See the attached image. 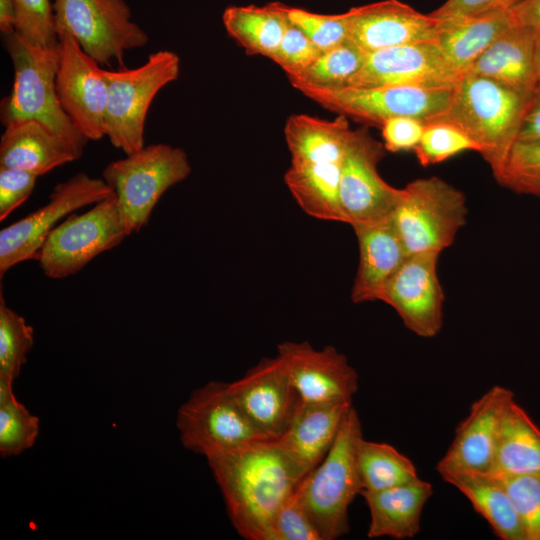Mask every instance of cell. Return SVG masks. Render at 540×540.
I'll return each mask as SVG.
<instances>
[{"label": "cell", "mask_w": 540, "mask_h": 540, "mask_svg": "<svg viewBox=\"0 0 540 540\" xmlns=\"http://www.w3.org/2000/svg\"><path fill=\"white\" fill-rule=\"evenodd\" d=\"M207 461L237 533L269 540L276 512L302 480L277 439L255 441Z\"/></svg>", "instance_id": "6da1fadb"}, {"label": "cell", "mask_w": 540, "mask_h": 540, "mask_svg": "<svg viewBox=\"0 0 540 540\" xmlns=\"http://www.w3.org/2000/svg\"><path fill=\"white\" fill-rule=\"evenodd\" d=\"M3 44L14 71L9 95L0 102L4 127L23 121H37L59 137L79 159L88 139L72 124L57 95L56 76L61 46H36L16 31L3 35Z\"/></svg>", "instance_id": "7a4b0ae2"}, {"label": "cell", "mask_w": 540, "mask_h": 540, "mask_svg": "<svg viewBox=\"0 0 540 540\" xmlns=\"http://www.w3.org/2000/svg\"><path fill=\"white\" fill-rule=\"evenodd\" d=\"M526 101L492 79L464 73L453 88L448 108L434 121L451 124L467 135L494 173L517 141Z\"/></svg>", "instance_id": "3957f363"}, {"label": "cell", "mask_w": 540, "mask_h": 540, "mask_svg": "<svg viewBox=\"0 0 540 540\" xmlns=\"http://www.w3.org/2000/svg\"><path fill=\"white\" fill-rule=\"evenodd\" d=\"M362 438L361 421L352 406L325 458L301 480L303 501L321 540L349 532L348 508L361 492L357 449Z\"/></svg>", "instance_id": "277c9868"}, {"label": "cell", "mask_w": 540, "mask_h": 540, "mask_svg": "<svg viewBox=\"0 0 540 540\" xmlns=\"http://www.w3.org/2000/svg\"><path fill=\"white\" fill-rule=\"evenodd\" d=\"M190 173L188 155L182 148L158 143L110 162L102 176L113 190L128 233L132 234L148 223L161 196Z\"/></svg>", "instance_id": "5b68a950"}, {"label": "cell", "mask_w": 540, "mask_h": 540, "mask_svg": "<svg viewBox=\"0 0 540 540\" xmlns=\"http://www.w3.org/2000/svg\"><path fill=\"white\" fill-rule=\"evenodd\" d=\"M467 212L464 193L432 176L401 188L391 221L408 255L440 254L453 244Z\"/></svg>", "instance_id": "8992f818"}, {"label": "cell", "mask_w": 540, "mask_h": 540, "mask_svg": "<svg viewBox=\"0 0 540 540\" xmlns=\"http://www.w3.org/2000/svg\"><path fill=\"white\" fill-rule=\"evenodd\" d=\"M292 86L328 111L379 128L394 117H411L424 124L434 121L448 108L454 88Z\"/></svg>", "instance_id": "52a82bcc"}, {"label": "cell", "mask_w": 540, "mask_h": 540, "mask_svg": "<svg viewBox=\"0 0 540 540\" xmlns=\"http://www.w3.org/2000/svg\"><path fill=\"white\" fill-rule=\"evenodd\" d=\"M180 73V58L169 50L149 55L144 64L106 70L108 102L106 136L125 154L144 147V129L150 105L159 91Z\"/></svg>", "instance_id": "ba28073f"}, {"label": "cell", "mask_w": 540, "mask_h": 540, "mask_svg": "<svg viewBox=\"0 0 540 540\" xmlns=\"http://www.w3.org/2000/svg\"><path fill=\"white\" fill-rule=\"evenodd\" d=\"M129 235L113 194L83 214L68 215L50 232L35 260L46 277L63 279L78 273Z\"/></svg>", "instance_id": "9c48e42d"}, {"label": "cell", "mask_w": 540, "mask_h": 540, "mask_svg": "<svg viewBox=\"0 0 540 540\" xmlns=\"http://www.w3.org/2000/svg\"><path fill=\"white\" fill-rule=\"evenodd\" d=\"M176 426L184 448L206 459L269 439L249 420L224 382H208L194 390L179 407Z\"/></svg>", "instance_id": "30bf717a"}, {"label": "cell", "mask_w": 540, "mask_h": 540, "mask_svg": "<svg viewBox=\"0 0 540 540\" xmlns=\"http://www.w3.org/2000/svg\"><path fill=\"white\" fill-rule=\"evenodd\" d=\"M53 10L57 35L73 37L99 64L124 68L125 53L149 41L125 0H54Z\"/></svg>", "instance_id": "8fae6325"}, {"label": "cell", "mask_w": 540, "mask_h": 540, "mask_svg": "<svg viewBox=\"0 0 540 540\" xmlns=\"http://www.w3.org/2000/svg\"><path fill=\"white\" fill-rule=\"evenodd\" d=\"M113 194L104 179L84 172L55 185L48 203L0 231L1 279L13 266L35 260L44 241L63 217Z\"/></svg>", "instance_id": "7c38bea8"}, {"label": "cell", "mask_w": 540, "mask_h": 540, "mask_svg": "<svg viewBox=\"0 0 540 540\" xmlns=\"http://www.w3.org/2000/svg\"><path fill=\"white\" fill-rule=\"evenodd\" d=\"M385 150L365 127L353 130L341 163L339 186L344 221L352 227L391 219L401 189L389 185L378 172Z\"/></svg>", "instance_id": "4fadbf2b"}, {"label": "cell", "mask_w": 540, "mask_h": 540, "mask_svg": "<svg viewBox=\"0 0 540 540\" xmlns=\"http://www.w3.org/2000/svg\"><path fill=\"white\" fill-rule=\"evenodd\" d=\"M61 58L56 76L59 102L74 127L89 141L106 136L108 82L105 69L66 33L58 34Z\"/></svg>", "instance_id": "5bb4252c"}, {"label": "cell", "mask_w": 540, "mask_h": 540, "mask_svg": "<svg viewBox=\"0 0 540 540\" xmlns=\"http://www.w3.org/2000/svg\"><path fill=\"white\" fill-rule=\"evenodd\" d=\"M440 254H410L385 284L379 301L390 305L414 334L436 336L443 323L444 293L437 275Z\"/></svg>", "instance_id": "9a60e30c"}, {"label": "cell", "mask_w": 540, "mask_h": 540, "mask_svg": "<svg viewBox=\"0 0 540 540\" xmlns=\"http://www.w3.org/2000/svg\"><path fill=\"white\" fill-rule=\"evenodd\" d=\"M462 75L447 62L436 42L432 41L368 53L362 67L345 86L451 88Z\"/></svg>", "instance_id": "2e32d148"}, {"label": "cell", "mask_w": 540, "mask_h": 540, "mask_svg": "<svg viewBox=\"0 0 540 540\" xmlns=\"http://www.w3.org/2000/svg\"><path fill=\"white\" fill-rule=\"evenodd\" d=\"M228 386L253 425L273 440L283 435L301 402L279 355L263 358Z\"/></svg>", "instance_id": "e0dca14e"}, {"label": "cell", "mask_w": 540, "mask_h": 540, "mask_svg": "<svg viewBox=\"0 0 540 540\" xmlns=\"http://www.w3.org/2000/svg\"><path fill=\"white\" fill-rule=\"evenodd\" d=\"M514 393L494 385L473 402L455 430L452 443L436 465L441 476L450 472L489 473L504 415Z\"/></svg>", "instance_id": "ac0fdd59"}, {"label": "cell", "mask_w": 540, "mask_h": 540, "mask_svg": "<svg viewBox=\"0 0 540 540\" xmlns=\"http://www.w3.org/2000/svg\"><path fill=\"white\" fill-rule=\"evenodd\" d=\"M346 13L348 41L366 53L435 41L441 20L399 0H383Z\"/></svg>", "instance_id": "d6986e66"}, {"label": "cell", "mask_w": 540, "mask_h": 540, "mask_svg": "<svg viewBox=\"0 0 540 540\" xmlns=\"http://www.w3.org/2000/svg\"><path fill=\"white\" fill-rule=\"evenodd\" d=\"M278 355L303 402H352L358 391L356 370L333 346L317 350L306 341H287L278 345Z\"/></svg>", "instance_id": "ffe728a7"}, {"label": "cell", "mask_w": 540, "mask_h": 540, "mask_svg": "<svg viewBox=\"0 0 540 540\" xmlns=\"http://www.w3.org/2000/svg\"><path fill=\"white\" fill-rule=\"evenodd\" d=\"M352 402L306 403L301 400L283 435L281 449L301 478L325 458Z\"/></svg>", "instance_id": "44dd1931"}, {"label": "cell", "mask_w": 540, "mask_h": 540, "mask_svg": "<svg viewBox=\"0 0 540 540\" xmlns=\"http://www.w3.org/2000/svg\"><path fill=\"white\" fill-rule=\"evenodd\" d=\"M535 42L536 30L515 22L465 73L492 79L528 99L538 83Z\"/></svg>", "instance_id": "7402d4cb"}, {"label": "cell", "mask_w": 540, "mask_h": 540, "mask_svg": "<svg viewBox=\"0 0 540 540\" xmlns=\"http://www.w3.org/2000/svg\"><path fill=\"white\" fill-rule=\"evenodd\" d=\"M359 247V264L351 290V300L362 303L379 300L392 275L408 253L391 219L353 227Z\"/></svg>", "instance_id": "603a6c76"}, {"label": "cell", "mask_w": 540, "mask_h": 540, "mask_svg": "<svg viewBox=\"0 0 540 540\" xmlns=\"http://www.w3.org/2000/svg\"><path fill=\"white\" fill-rule=\"evenodd\" d=\"M433 494L432 484L420 478L379 491H361L369 512V538L415 537L425 504Z\"/></svg>", "instance_id": "cb8c5ba5"}, {"label": "cell", "mask_w": 540, "mask_h": 540, "mask_svg": "<svg viewBox=\"0 0 540 540\" xmlns=\"http://www.w3.org/2000/svg\"><path fill=\"white\" fill-rule=\"evenodd\" d=\"M77 159L59 137L37 121L6 126L0 138V167L42 176Z\"/></svg>", "instance_id": "d4e9b609"}, {"label": "cell", "mask_w": 540, "mask_h": 540, "mask_svg": "<svg viewBox=\"0 0 540 540\" xmlns=\"http://www.w3.org/2000/svg\"><path fill=\"white\" fill-rule=\"evenodd\" d=\"M439 19L435 42L447 62L461 74L515 23L510 10Z\"/></svg>", "instance_id": "484cf974"}, {"label": "cell", "mask_w": 540, "mask_h": 540, "mask_svg": "<svg viewBox=\"0 0 540 540\" xmlns=\"http://www.w3.org/2000/svg\"><path fill=\"white\" fill-rule=\"evenodd\" d=\"M352 132L342 115L334 120L291 115L284 127L291 164L341 163Z\"/></svg>", "instance_id": "4316f807"}, {"label": "cell", "mask_w": 540, "mask_h": 540, "mask_svg": "<svg viewBox=\"0 0 540 540\" xmlns=\"http://www.w3.org/2000/svg\"><path fill=\"white\" fill-rule=\"evenodd\" d=\"M442 479L457 488L502 540H525L515 508L498 478L490 473L450 472Z\"/></svg>", "instance_id": "83f0119b"}, {"label": "cell", "mask_w": 540, "mask_h": 540, "mask_svg": "<svg viewBox=\"0 0 540 540\" xmlns=\"http://www.w3.org/2000/svg\"><path fill=\"white\" fill-rule=\"evenodd\" d=\"M489 473H540V429L515 400L504 415Z\"/></svg>", "instance_id": "f1b7e54d"}, {"label": "cell", "mask_w": 540, "mask_h": 540, "mask_svg": "<svg viewBox=\"0 0 540 540\" xmlns=\"http://www.w3.org/2000/svg\"><path fill=\"white\" fill-rule=\"evenodd\" d=\"M223 25L246 53L271 59L277 50L288 24L285 4L265 6H229L222 15Z\"/></svg>", "instance_id": "f546056e"}, {"label": "cell", "mask_w": 540, "mask_h": 540, "mask_svg": "<svg viewBox=\"0 0 540 540\" xmlns=\"http://www.w3.org/2000/svg\"><path fill=\"white\" fill-rule=\"evenodd\" d=\"M341 163L291 164L286 171L285 184L308 215L345 223L339 199Z\"/></svg>", "instance_id": "4dcf8cb0"}, {"label": "cell", "mask_w": 540, "mask_h": 540, "mask_svg": "<svg viewBox=\"0 0 540 540\" xmlns=\"http://www.w3.org/2000/svg\"><path fill=\"white\" fill-rule=\"evenodd\" d=\"M357 465L361 491H379L419 478L414 463L395 447L383 442L360 440Z\"/></svg>", "instance_id": "1f68e13d"}, {"label": "cell", "mask_w": 540, "mask_h": 540, "mask_svg": "<svg viewBox=\"0 0 540 540\" xmlns=\"http://www.w3.org/2000/svg\"><path fill=\"white\" fill-rule=\"evenodd\" d=\"M39 418L17 400L13 383L0 380V455L17 456L31 448L39 434Z\"/></svg>", "instance_id": "d6a6232c"}, {"label": "cell", "mask_w": 540, "mask_h": 540, "mask_svg": "<svg viewBox=\"0 0 540 540\" xmlns=\"http://www.w3.org/2000/svg\"><path fill=\"white\" fill-rule=\"evenodd\" d=\"M367 54L346 41L322 54L297 75L288 77L291 85L308 84L318 87H344L364 64Z\"/></svg>", "instance_id": "836d02e7"}, {"label": "cell", "mask_w": 540, "mask_h": 540, "mask_svg": "<svg viewBox=\"0 0 540 540\" xmlns=\"http://www.w3.org/2000/svg\"><path fill=\"white\" fill-rule=\"evenodd\" d=\"M34 344V329L0 294V380L13 383Z\"/></svg>", "instance_id": "e575fe53"}, {"label": "cell", "mask_w": 540, "mask_h": 540, "mask_svg": "<svg viewBox=\"0 0 540 540\" xmlns=\"http://www.w3.org/2000/svg\"><path fill=\"white\" fill-rule=\"evenodd\" d=\"M493 175L501 186L517 194L540 198V141H516Z\"/></svg>", "instance_id": "d590c367"}, {"label": "cell", "mask_w": 540, "mask_h": 540, "mask_svg": "<svg viewBox=\"0 0 540 540\" xmlns=\"http://www.w3.org/2000/svg\"><path fill=\"white\" fill-rule=\"evenodd\" d=\"M479 152L478 145L457 127L441 121L425 124L414 152L422 166L441 163L463 151Z\"/></svg>", "instance_id": "8d00e7d4"}, {"label": "cell", "mask_w": 540, "mask_h": 540, "mask_svg": "<svg viewBox=\"0 0 540 540\" xmlns=\"http://www.w3.org/2000/svg\"><path fill=\"white\" fill-rule=\"evenodd\" d=\"M495 477L515 508L525 540H540V473Z\"/></svg>", "instance_id": "74e56055"}, {"label": "cell", "mask_w": 540, "mask_h": 540, "mask_svg": "<svg viewBox=\"0 0 540 540\" xmlns=\"http://www.w3.org/2000/svg\"><path fill=\"white\" fill-rule=\"evenodd\" d=\"M289 20L322 51L348 41L346 13L318 14L285 5Z\"/></svg>", "instance_id": "f35d334b"}, {"label": "cell", "mask_w": 540, "mask_h": 540, "mask_svg": "<svg viewBox=\"0 0 540 540\" xmlns=\"http://www.w3.org/2000/svg\"><path fill=\"white\" fill-rule=\"evenodd\" d=\"M16 32L29 43L52 47L59 44L50 0H16Z\"/></svg>", "instance_id": "ab89813d"}, {"label": "cell", "mask_w": 540, "mask_h": 540, "mask_svg": "<svg viewBox=\"0 0 540 540\" xmlns=\"http://www.w3.org/2000/svg\"><path fill=\"white\" fill-rule=\"evenodd\" d=\"M269 540H321L305 507L301 481L276 512Z\"/></svg>", "instance_id": "60d3db41"}, {"label": "cell", "mask_w": 540, "mask_h": 540, "mask_svg": "<svg viewBox=\"0 0 540 540\" xmlns=\"http://www.w3.org/2000/svg\"><path fill=\"white\" fill-rule=\"evenodd\" d=\"M321 54L322 51L289 20L271 60L284 70L287 77H290L303 71Z\"/></svg>", "instance_id": "b9f144b4"}, {"label": "cell", "mask_w": 540, "mask_h": 540, "mask_svg": "<svg viewBox=\"0 0 540 540\" xmlns=\"http://www.w3.org/2000/svg\"><path fill=\"white\" fill-rule=\"evenodd\" d=\"M38 177L27 170L0 167V221L29 198Z\"/></svg>", "instance_id": "7bdbcfd3"}, {"label": "cell", "mask_w": 540, "mask_h": 540, "mask_svg": "<svg viewBox=\"0 0 540 540\" xmlns=\"http://www.w3.org/2000/svg\"><path fill=\"white\" fill-rule=\"evenodd\" d=\"M425 124L411 117H394L382 126L383 144L387 151L414 150L424 131Z\"/></svg>", "instance_id": "ee69618b"}, {"label": "cell", "mask_w": 540, "mask_h": 540, "mask_svg": "<svg viewBox=\"0 0 540 540\" xmlns=\"http://www.w3.org/2000/svg\"><path fill=\"white\" fill-rule=\"evenodd\" d=\"M523 0H447L430 14L437 18L473 16L510 10Z\"/></svg>", "instance_id": "f6af8a7d"}, {"label": "cell", "mask_w": 540, "mask_h": 540, "mask_svg": "<svg viewBox=\"0 0 540 540\" xmlns=\"http://www.w3.org/2000/svg\"><path fill=\"white\" fill-rule=\"evenodd\" d=\"M517 141H540V82L526 101Z\"/></svg>", "instance_id": "bcb514c9"}, {"label": "cell", "mask_w": 540, "mask_h": 540, "mask_svg": "<svg viewBox=\"0 0 540 540\" xmlns=\"http://www.w3.org/2000/svg\"><path fill=\"white\" fill-rule=\"evenodd\" d=\"M510 11L516 23L540 31V0H523Z\"/></svg>", "instance_id": "7dc6e473"}, {"label": "cell", "mask_w": 540, "mask_h": 540, "mask_svg": "<svg viewBox=\"0 0 540 540\" xmlns=\"http://www.w3.org/2000/svg\"><path fill=\"white\" fill-rule=\"evenodd\" d=\"M17 16L16 0H0V31L2 35L16 31Z\"/></svg>", "instance_id": "c3c4849f"}, {"label": "cell", "mask_w": 540, "mask_h": 540, "mask_svg": "<svg viewBox=\"0 0 540 540\" xmlns=\"http://www.w3.org/2000/svg\"><path fill=\"white\" fill-rule=\"evenodd\" d=\"M535 69L538 82H540V31H536Z\"/></svg>", "instance_id": "681fc988"}]
</instances>
